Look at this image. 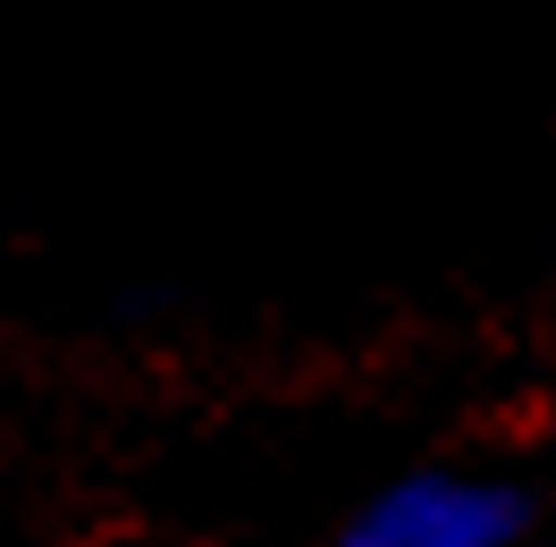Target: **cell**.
Returning <instances> with one entry per match:
<instances>
[{"instance_id":"cell-1","label":"cell","mask_w":556,"mask_h":547,"mask_svg":"<svg viewBox=\"0 0 556 547\" xmlns=\"http://www.w3.org/2000/svg\"><path fill=\"white\" fill-rule=\"evenodd\" d=\"M531 531V497L481 472H405L346 513L329 547H515Z\"/></svg>"}]
</instances>
